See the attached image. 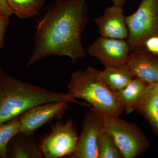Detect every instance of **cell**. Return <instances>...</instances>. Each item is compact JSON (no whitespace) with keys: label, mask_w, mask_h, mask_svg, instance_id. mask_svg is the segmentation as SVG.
I'll list each match as a JSON object with an SVG mask.
<instances>
[{"label":"cell","mask_w":158,"mask_h":158,"mask_svg":"<svg viewBox=\"0 0 158 158\" xmlns=\"http://www.w3.org/2000/svg\"><path fill=\"white\" fill-rule=\"evenodd\" d=\"M87 0H57L37 20L31 66L50 56L85 59L82 37L88 23Z\"/></svg>","instance_id":"6da1fadb"},{"label":"cell","mask_w":158,"mask_h":158,"mask_svg":"<svg viewBox=\"0 0 158 158\" xmlns=\"http://www.w3.org/2000/svg\"><path fill=\"white\" fill-rule=\"evenodd\" d=\"M62 101L86 105L69 93L50 91L22 81L6 73L0 65V125L38 105Z\"/></svg>","instance_id":"7a4b0ae2"},{"label":"cell","mask_w":158,"mask_h":158,"mask_svg":"<svg viewBox=\"0 0 158 158\" xmlns=\"http://www.w3.org/2000/svg\"><path fill=\"white\" fill-rule=\"evenodd\" d=\"M67 88L71 96L85 100L102 115L119 116L123 112L116 93L102 77L101 71L91 66L73 73Z\"/></svg>","instance_id":"3957f363"},{"label":"cell","mask_w":158,"mask_h":158,"mask_svg":"<svg viewBox=\"0 0 158 158\" xmlns=\"http://www.w3.org/2000/svg\"><path fill=\"white\" fill-rule=\"evenodd\" d=\"M102 116L103 126L112 136L123 157H137L147 149L148 141L135 125L119 116Z\"/></svg>","instance_id":"277c9868"},{"label":"cell","mask_w":158,"mask_h":158,"mask_svg":"<svg viewBox=\"0 0 158 158\" xmlns=\"http://www.w3.org/2000/svg\"><path fill=\"white\" fill-rule=\"evenodd\" d=\"M126 21L131 50L143 47L148 39L158 35V0H141L135 12L126 17Z\"/></svg>","instance_id":"5b68a950"},{"label":"cell","mask_w":158,"mask_h":158,"mask_svg":"<svg viewBox=\"0 0 158 158\" xmlns=\"http://www.w3.org/2000/svg\"><path fill=\"white\" fill-rule=\"evenodd\" d=\"M78 139L72 119L57 123L41 142L40 148L44 156L59 158L72 156L76 148Z\"/></svg>","instance_id":"8992f818"},{"label":"cell","mask_w":158,"mask_h":158,"mask_svg":"<svg viewBox=\"0 0 158 158\" xmlns=\"http://www.w3.org/2000/svg\"><path fill=\"white\" fill-rule=\"evenodd\" d=\"M131 50L127 40L100 36L86 51L90 56L98 59L105 67L126 64Z\"/></svg>","instance_id":"52a82bcc"},{"label":"cell","mask_w":158,"mask_h":158,"mask_svg":"<svg viewBox=\"0 0 158 158\" xmlns=\"http://www.w3.org/2000/svg\"><path fill=\"white\" fill-rule=\"evenodd\" d=\"M69 102L46 103L29 109L19 116L20 133L32 136L36 130L54 118H59L68 108Z\"/></svg>","instance_id":"ba28073f"},{"label":"cell","mask_w":158,"mask_h":158,"mask_svg":"<svg viewBox=\"0 0 158 158\" xmlns=\"http://www.w3.org/2000/svg\"><path fill=\"white\" fill-rule=\"evenodd\" d=\"M103 126L102 116L91 108L85 114L82 131L78 137L76 148L72 155L76 158H98V139Z\"/></svg>","instance_id":"9c48e42d"},{"label":"cell","mask_w":158,"mask_h":158,"mask_svg":"<svg viewBox=\"0 0 158 158\" xmlns=\"http://www.w3.org/2000/svg\"><path fill=\"white\" fill-rule=\"evenodd\" d=\"M126 64L135 78L148 84L158 83V56L148 52L144 47L130 54Z\"/></svg>","instance_id":"30bf717a"},{"label":"cell","mask_w":158,"mask_h":158,"mask_svg":"<svg viewBox=\"0 0 158 158\" xmlns=\"http://www.w3.org/2000/svg\"><path fill=\"white\" fill-rule=\"evenodd\" d=\"M123 8L113 5L105 9L101 16L94 18L101 36L127 40L128 30Z\"/></svg>","instance_id":"8fae6325"},{"label":"cell","mask_w":158,"mask_h":158,"mask_svg":"<svg viewBox=\"0 0 158 158\" xmlns=\"http://www.w3.org/2000/svg\"><path fill=\"white\" fill-rule=\"evenodd\" d=\"M44 157L40 146L31 136L20 133L11 139L7 148V158Z\"/></svg>","instance_id":"7c38bea8"},{"label":"cell","mask_w":158,"mask_h":158,"mask_svg":"<svg viewBox=\"0 0 158 158\" xmlns=\"http://www.w3.org/2000/svg\"><path fill=\"white\" fill-rule=\"evenodd\" d=\"M149 84L135 78L121 90L115 92L123 111L131 113L135 110L137 103L148 88Z\"/></svg>","instance_id":"4fadbf2b"},{"label":"cell","mask_w":158,"mask_h":158,"mask_svg":"<svg viewBox=\"0 0 158 158\" xmlns=\"http://www.w3.org/2000/svg\"><path fill=\"white\" fill-rule=\"evenodd\" d=\"M135 110L147 119L158 134V89L157 84H149L137 103Z\"/></svg>","instance_id":"5bb4252c"},{"label":"cell","mask_w":158,"mask_h":158,"mask_svg":"<svg viewBox=\"0 0 158 158\" xmlns=\"http://www.w3.org/2000/svg\"><path fill=\"white\" fill-rule=\"evenodd\" d=\"M101 74L105 83L114 92L124 88L135 78L126 64L105 67Z\"/></svg>","instance_id":"9a60e30c"},{"label":"cell","mask_w":158,"mask_h":158,"mask_svg":"<svg viewBox=\"0 0 158 158\" xmlns=\"http://www.w3.org/2000/svg\"><path fill=\"white\" fill-rule=\"evenodd\" d=\"M13 14L21 19L37 15L44 4V0H6Z\"/></svg>","instance_id":"2e32d148"},{"label":"cell","mask_w":158,"mask_h":158,"mask_svg":"<svg viewBox=\"0 0 158 158\" xmlns=\"http://www.w3.org/2000/svg\"><path fill=\"white\" fill-rule=\"evenodd\" d=\"M98 148V158H123L112 136L103 126L99 132Z\"/></svg>","instance_id":"e0dca14e"},{"label":"cell","mask_w":158,"mask_h":158,"mask_svg":"<svg viewBox=\"0 0 158 158\" xmlns=\"http://www.w3.org/2000/svg\"><path fill=\"white\" fill-rule=\"evenodd\" d=\"M20 133L19 116L0 125V158H7V148L13 137Z\"/></svg>","instance_id":"ac0fdd59"},{"label":"cell","mask_w":158,"mask_h":158,"mask_svg":"<svg viewBox=\"0 0 158 158\" xmlns=\"http://www.w3.org/2000/svg\"><path fill=\"white\" fill-rule=\"evenodd\" d=\"M9 15L0 14V50L4 46L5 34L9 24Z\"/></svg>","instance_id":"d6986e66"},{"label":"cell","mask_w":158,"mask_h":158,"mask_svg":"<svg viewBox=\"0 0 158 158\" xmlns=\"http://www.w3.org/2000/svg\"><path fill=\"white\" fill-rule=\"evenodd\" d=\"M144 47L148 52L158 56V35L148 39L144 42Z\"/></svg>","instance_id":"ffe728a7"},{"label":"cell","mask_w":158,"mask_h":158,"mask_svg":"<svg viewBox=\"0 0 158 158\" xmlns=\"http://www.w3.org/2000/svg\"><path fill=\"white\" fill-rule=\"evenodd\" d=\"M0 14L6 15L10 16L14 14L6 0H0Z\"/></svg>","instance_id":"44dd1931"},{"label":"cell","mask_w":158,"mask_h":158,"mask_svg":"<svg viewBox=\"0 0 158 158\" xmlns=\"http://www.w3.org/2000/svg\"><path fill=\"white\" fill-rule=\"evenodd\" d=\"M110 1L113 3V5L122 7H123L126 2V0H110Z\"/></svg>","instance_id":"7402d4cb"},{"label":"cell","mask_w":158,"mask_h":158,"mask_svg":"<svg viewBox=\"0 0 158 158\" xmlns=\"http://www.w3.org/2000/svg\"><path fill=\"white\" fill-rule=\"evenodd\" d=\"M157 88L158 89V83H157Z\"/></svg>","instance_id":"603a6c76"}]
</instances>
